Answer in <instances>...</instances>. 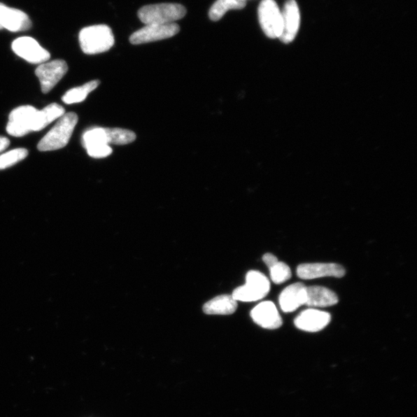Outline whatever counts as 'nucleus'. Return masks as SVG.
<instances>
[{
    "label": "nucleus",
    "instance_id": "nucleus-1",
    "mask_svg": "<svg viewBox=\"0 0 417 417\" xmlns=\"http://www.w3.org/2000/svg\"><path fill=\"white\" fill-rule=\"evenodd\" d=\"M78 122L76 113L64 114L44 136L37 146L39 151L49 152L61 150L69 144L74 129Z\"/></svg>",
    "mask_w": 417,
    "mask_h": 417
},
{
    "label": "nucleus",
    "instance_id": "nucleus-2",
    "mask_svg": "<svg viewBox=\"0 0 417 417\" xmlns=\"http://www.w3.org/2000/svg\"><path fill=\"white\" fill-rule=\"evenodd\" d=\"M79 43L85 54L98 55L113 47L115 36L108 26L94 25L81 29L79 34Z\"/></svg>",
    "mask_w": 417,
    "mask_h": 417
},
{
    "label": "nucleus",
    "instance_id": "nucleus-3",
    "mask_svg": "<svg viewBox=\"0 0 417 417\" xmlns=\"http://www.w3.org/2000/svg\"><path fill=\"white\" fill-rule=\"evenodd\" d=\"M186 9L178 3H159L148 5L139 10V18L146 25L167 24L183 19Z\"/></svg>",
    "mask_w": 417,
    "mask_h": 417
},
{
    "label": "nucleus",
    "instance_id": "nucleus-4",
    "mask_svg": "<svg viewBox=\"0 0 417 417\" xmlns=\"http://www.w3.org/2000/svg\"><path fill=\"white\" fill-rule=\"evenodd\" d=\"M270 289V281L264 274L250 271L246 276V284L236 288L232 297L236 302H257L263 299L269 293Z\"/></svg>",
    "mask_w": 417,
    "mask_h": 417
},
{
    "label": "nucleus",
    "instance_id": "nucleus-5",
    "mask_svg": "<svg viewBox=\"0 0 417 417\" xmlns=\"http://www.w3.org/2000/svg\"><path fill=\"white\" fill-rule=\"evenodd\" d=\"M38 110L25 106L15 108L9 116L6 132L13 137H22L29 132H36Z\"/></svg>",
    "mask_w": 417,
    "mask_h": 417
},
{
    "label": "nucleus",
    "instance_id": "nucleus-6",
    "mask_svg": "<svg viewBox=\"0 0 417 417\" xmlns=\"http://www.w3.org/2000/svg\"><path fill=\"white\" fill-rule=\"evenodd\" d=\"M258 17L264 34L271 39L279 38L282 33V14L274 0H262Z\"/></svg>",
    "mask_w": 417,
    "mask_h": 417
},
{
    "label": "nucleus",
    "instance_id": "nucleus-7",
    "mask_svg": "<svg viewBox=\"0 0 417 417\" xmlns=\"http://www.w3.org/2000/svg\"><path fill=\"white\" fill-rule=\"evenodd\" d=\"M181 28L177 24H150L139 29L130 36V43L134 45L152 43L171 38L180 32Z\"/></svg>",
    "mask_w": 417,
    "mask_h": 417
},
{
    "label": "nucleus",
    "instance_id": "nucleus-8",
    "mask_svg": "<svg viewBox=\"0 0 417 417\" xmlns=\"http://www.w3.org/2000/svg\"><path fill=\"white\" fill-rule=\"evenodd\" d=\"M68 71V64L64 59H55V61L43 63L37 66L35 73L41 82L43 93L48 94L53 90V88L64 78Z\"/></svg>",
    "mask_w": 417,
    "mask_h": 417
},
{
    "label": "nucleus",
    "instance_id": "nucleus-9",
    "mask_svg": "<svg viewBox=\"0 0 417 417\" xmlns=\"http://www.w3.org/2000/svg\"><path fill=\"white\" fill-rule=\"evenodd\" d=\"M12 49L15 54L31 64H41L47 62L50 57L49 52L29 36H22L15 40Z\"/></svg>",
    "mask_w": 417,
    "mask_h": 417
},
{
    "label": "nucleus",
    "instance_id": "nucleus-10",
    "mask_svg": "<svg viewBox=\"0 0 417 417\" xmlns=\"http://www.w3.org/2000/svg\"><path fill=\"white\" fill-rule=\"evenodd\" d=\"M344 267L334 263L302 264L297 268V275L303 280L327 277L341 278L346 275Z\"/></svg>",
    "mask_w": 417,
    "mask_h": 417
},
{
    "label": "nucleus",
    "instance_id": "nucleus-11",
    "mask_svg": "<svg viewBox=\"0 0 417 417\" xmlns=\"http://www.w3.org/2000/svg\"><path fill=\"white\" fill-rule=\"evenodd\" d=\"M31 27V20L27 13L0 3V29L21 32L28 31Z\"/></svg>",
    "mask_w": 417,
    "mask_h": 417
},
{
    "label": "nucleus",
    "instance_id": "nucleus-12",
    "mask_svg": "<svg viewBox=\"0 0 417 417\" xmlns=\"http://www.w3.org/2000/svg\"><path fill=\"white\" fill-rule=\"evenodd\" d=\"M282 14V33L279 39L285 43L292 42L300 26V12L295 0H288Z\"/></svg>",
    "mask_w": 417,
    "mask_h": 417
},
{
    "label": "nucleus",
    "instance_id": "nucleus-13",
    "mask_svg": "<svg viewBox=\"0 0 417 417\" xmlns=\"http://www.w3.org/2000/svg\"><path fill=\"white\" fill-rule=\"evenodd\" d=\"M254 322L266 330H278L283 324L282 318L275 304L271 302H263L250 312Z\"/></svg>",
    "mask_w": 417,
    "mask_h": 417
},
{
    "label": "nucleus",
    "instance_id": "nucleus-14",
    "mask_svg": "<svg viewBox=\"0 0 417 417\" xmlns=\"http://www.w3.org/2000/svg\"><path fill=\"white\" fill-rule=\"evenodd\" d=\"M331 322V315L326 311L317 309L303 311L295 320L297 329L304 332H316L321 331Z\"/></svg>",
    "mask_w": 417,
    "mask_h": 417
},
{
    "label": "nucleus",
    "instance_id": "nucleus-15",
    "mask_svg": "<svg viewBox=\"0 0 417 417\" xmlns=\"http://www.w3.org/2000/svg\"><path fill=\"white\" fill-rule=\"evenodd\" d=\"M306 303V286L302 283H295L282 290L279 304L283 311L289 313L296 311Z\"/></svg>",
    "mask_w": 417,
    "mask_h": 417
},
{
    "label": "nucleus",
    "instance_id": "nucleus-16",
    "mask_svg": "<svg viewBox=\"0 0 417 417\" xmlns=\"http://www.w3.org/2000/svg\"><path fill=\"white\" fill-rule=\"evenodd\" d=\"M339 297L332 290L322 286L306 287V303L310 307H329L337 304Z\"/></svg>",
    "mask_w": 417,
    "mask_h": 417
},
{
    "label": "nucleus",
    "instance_id": "nucleus-17",
    "mask_svg": "<svg viewBox=\"0 0 417 417\" xmlns=\"http://www.w3.org/2000/svg\"><path fill=\"white\" fill-rule=\"evenodd\" d=\"M237 309V302L232 295H222L214 297L204 305L203 310L206 315L229 316Z\"/></svg>",
    "mask_w": 417,
    "mask_h": 417
},
{
    "label": "nucleus",
    "instance_id": "nucleus-18",
    "mask_svg": "<svg viewBox=\"0 0 417 417\" xmlns=\"http://www.w3.org/2000/svg\"><path fill=\"white\" fill-rule=\"evenodd\" d=\"M65 114V110L59 104L53 103L38 111L37 118L36 132L45 129L50 123L62 118Z\"/></svg>",
    "mask_w": 417,
    "mask_h": 417
},
{
    "label": "nucleus",
    "instance_id": "nucleus-19",
    "mask_svg": "<svg viewBox=\"0 0 417 417\" xmlns=\"http://www.w3.org/2000/svg\"><path fill=\"white\" fill-rule=\"evenodd\" d=\"M246 6V0H217L208 11L212 21H218L230 10H241Z\"/></svg>",
    "mask_w": 417,
    "mask_h": 417
},
{
    "label": "nucleus",
    "instance_id": "nucleus-20",
    "mask_svg": "<svg viewBox=\"0 0 417 417\" xmlns=\"http://www.w3.org/2000/svg\"><path fill=\"white\" fill-rule=\"evenodd\" d=\"M100 85L98 80L87 82L84 85L70 89L62 97V101L66 104H71L84 101L89 94L95 90Z\"/></svg>",
    "mask_w": 417,
    "mask_h": 417
},
{
    "label": "nucleus",
    "instance_id": "nucleus-21",
    "mask_svg": "<svg viewBox=\"0 0 417 417\" xmlns=\"http://www.w3.org/2000/svg\"><path fill=\"white\" fill-rule=\"evenodd\" d=\"M108 144L128 145L136 139V133L120 128L106 129Z\"/></svg>",
    "mask_w": 417,
    "mask_h": 417
},
{
    "label": "nucleus",
    "instance_id": "nucleus-22",
    "mask_svg": "<svg viewBox=\"0 0 417 417\" xmlns=\"http://www.w3.org/2000/svg\"><path fill=\"white\" fill-rule=\"evenodd\" d=\"M29 153L26 148H19L0 155V170L10 168L27 158Z\"/></svg>",
    "mask_w": 417,
    "mask_h": 417
},
{
    "label": "nucleus",
    "instance_id": "nucleus-23",
    "mask_svg": "<svg viewBox=\"0 0 417 417\" xmlns=\"http://www.w3.org/2000/svg\"><path fill=\"white\" fill-rule=\"evenodd\" d=\"M271 279L275 284L281 285L292 278V271L288 264L278 262L269 268Z\"/></svg>",
    "mask_w": 417,
    "mask_h": 417
},
{
    "label": "nucleus",
    "instance_id": "nucleus-24",
    "mask_svg": "<svg viewBox=\"0 0 417 417\" xmlns=\"http://www.w3.org/2000/svg\"><path fill=\"white\" fill-rule=\"evenodd\" d=\"M87 153L92 158H106L113 153V148L109 145H99L86 148Z\"/></svg>",
    "mask_w": 417,
    "mask_h": 417
},
{
    "label": "nucleus",
    "instance_id": "nucleus-25",
    "mask_svg": "<svg viewBox=\"0 0 417 417\" xmlns=\"http://www.w3.org/2000/svg\"><path fill=\"white\" fill-rule=\"evenodd\" d=\"M263 260L268 268H270L275 263H277L278 262V259L277 258V257H275L274 255L270 254V253H267V254H265L263 256Z\"/></svg>",
    "mask_w": 417,
    "mask_h": 417
},
{
    "label": "nucleus",
    "instance_id": "nucleus-26",
    "mask_svg": "<svg viewBox=\"0 0 417 417\" xmlns=\"http://www.w3.org/2000/svg\"><path fill=\"white\" fill-rule=\"evenodd\" d=\"M10 141L8 139L0 136V153H3L7 148L9 147Z\"/></svg>",
    "mask_w": 417,
    "mask_h": 417
}]
</instances>
